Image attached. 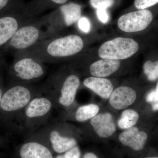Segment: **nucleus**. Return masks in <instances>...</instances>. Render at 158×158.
<instances>
[{
  "label": "nucleus",
  "instance_id": "obj_15",
  "mask_svg": "<svg viewBox=\"0 0 158 158\" xmlns=\"http://www.w3.org/2000/svg\"><path fill=\"white\" fill-rule=\"evenodd\" d=\"M52 107V103L48 99L37 98L30 101L27 106L25 115L29 118L41 117L48 113Z\"/></svg>",
  "mask_w": 158,
  "mask_h": 158
},
{
  "label": "nucleus",
  "instance_id": "obj_25",
  "mask_svg": "<svg viewBox=\"0 0 158 158\" xmlns=\"http://www.w3.org/2000/svg\"><path fill=\"white\" fill-rule=\"evenodd\" d=\"M81 150L77 145L66 152L63 155V158H81Z\"/></svg>",
  "mask_w": 158,
  "mask_h": 158
},
{
  "label": "nucleus",
  "instance_id": "obj_7",
  "mask_svg": "<svg viewBox=\"0 0 158 158\" xmlns=\"http://www.w3.org/2000/svg\"><path fill=\"white\" fill-rule=\"evenodd\" d=\"M60 11L62 18L56 22L49 27L48 30L52 35L60 31L63 26H71L78 21L81 15V7L78 4L74 3L64 4L61 6Z\"/></svg>",
  "mask_w": 158,
  "mask_h": 158
},
{
  "label": "nucleus",
  "instance_id": "obj_17",
  "mask_svg": "<svg viewBox=\"0 0 158 158\" xmlns=\"http://www.w3.org/2000/svg\"><path fill=\"white\" fill-rule=\"evenodd\" d=\"M50 139L54 150L59 153L66 152L77 145L74 138L63 137L56 131L51 132Z\"/></svg>",
  "mask_w": 158,
  "mask_h": 158
},
{
  "label": "nucleus",
  "instance_id": "obj_32",
  "mask_svg": "<svg viewBox=\"0 0 158 158\" xmlns=\"http://www.w3.org/2000/svg\"><path fill=\"white\" fill-rule=\"evenodd\" d=\"M144 158H158V156L148 157H146Z\"/></svg>",
  "mask_w": 158,
  "mask_h": 158
},
{
  "label": "nucleus",
  "instance_id": "obj_18",
  "mask_svg": "<svg viewBox=\"0 0 158 158\" xmlns=\"http://www.w3.org/2000/svg\"><path fill=\"white\" fill-rule=\"evenodd\" d=\"M99 107L94 104L85 105L77 110L75 118L77 121L83 122L94 117L99 111Z\"/></svg>",
  "mask_w": 158,
  "mask_h": 158
},
{
  "label": "nucleus",
  "instance_id": "obj_26",
  "mask_svg": "<svg viewBox=\"0 0 158 158\" xmlns=\"http://www.w3.org/2000/svg\"><path fill=\"white\" fill-rule=\"evenodd\" d=\"M97 13L98 17V19L102 23H105L107 22L108 19H109V16L105 9H98L97 11Z\"/></svg>",
  "mask_w": 158,
  "mask_h": 158
},
{
  "label": "nucleus",
  "instance_id": "obj_20",
  "mask_svg": "<svg viewBox=\"0 0 158 158\" xmlns=\"http://www.w3.org/2000/svg\"><path fill=\"white\" fill-rule=\"evenodd\" d=\"M143 69L144 74L149 81H154L158 78V61H146L143 65Z\"/></svg>",
  "mask_w": 158,
  "mask_h": 158
},
{
  "label": "nucleus",
  "instance_id": "obj_8",
  "mask_svg": "<svg viewBox=\"0 0 158 158\" xmlns=\"http://www.w3.org/2000/svg\"><path fill=\"white\" fill-rule=\"evenodd\" d=\"M147 139V134L142 131H140L135 127L126 130L118 136L122 144L135 151H140L144 148Z\"/></svg>",
  "mask_w": 158,
  "mask_h": 158
},
{
  "label": "nucleus",
  "instance_id": "obj_27",
  "mask_svg": "<svg viewBox=\"0 0 158 158\" xmlns=\"http://www.w3.org/2000/svg\"><path fill=\"white\" fill-rule=\"evenodd\" d=\"M52 2L56 5H64L65 3L68 2V0H50Z\"/></svg>",
  "mask_w": 158,
  "mask_h": 158
},
{
  "label": "nucleus",
  "instance_id": "obj_10",
  "mask_svg": "<svg viewBox=\"0 0 158 158\" xmlns=\"http://www.w3.org/2000/svg\"><path fill=\"white\" fill-rule=\"evenodd\" d=\"M28 23L10 15L0 18V47L6 45L16 31Z\"/></svg>",
  "mask_w": 158,
  "mask_h": 158
},
{
  "label": "nucleus",
  "instance_id": "obj_5",
  "mask_svg": "<svg viewBox=\"0 0 158 158\" xmlns=\"http://www.w3.org/2000/svg\"><path fill=\"white\" fill-rule=\"evenodd\" d=\"M31 98L28 88L23 85H15L3 93L1 109L6 112L18 111L28 105Z\"/></svg>",
  "mask_w": 158,
  "mask_h": 158
},
{
  "label": "nucleus",
  "instance_id": "obj_3",
  "mask_svg": "<svg viewBox=\"0 0 158 158\" xmlns=\"http://www.w3.org/2000/svg\"><path fill=\"white\" fill-rule=\"evenodd\" d=\"M139 45L132 39L117 37L103 44L98 51L103 59L122 60L127 59L138 52Z\"/></svg>",
  "mask_w": 158,
  "mask_h": 158
},
{
  "label": "nucleus",
  "instance_id": "obj_11",
  "mask_svg": "<svg viewBox=\"0 0 158 158\" xmlns=\"http://www.w3.org/2000/svg\"><path fill=\"white\" fill-rule=\"evenodd\" d=\"M90 123L94 131L100 138L110 137L116 131L113 116L110 113L97 114L90 119Z\"/></svg>",
  "mask_w": 158,
  "mask_h": 158
},
{
  "label": "nucleus",
  "instance_id": "obj_12",
  "mask_svg": "<svg viewBox=\"0 0 158 158\" xmlns=\"http://www.w3.org/2000/svg\"><path fill=\"white\" fill-rule=\"evenodd\" d=\"M80 84V79L77 76L70 75L67 77L61 87L59 104L64 106H70L74 101Z\"/></svg>",
  "mask_w": 158,
  "mask_h": 158
},
{
  "label": "nucleus",
  "instance_id": "obj_9",
  "mask_svg": "<svg viewBox=\"0 0 158 158\" xmlns=\"http://www.w3.org/2000/svg\"><path fill=\"white\" fill-rule=\"evenodd\" d=\"M136 98L137 94L134 89L130 87L121 86L113 90L109 102L116 110H123L132 104Z\"/></svg>",
  "mask_w": 158,
  "mask_h": 158
},
{
  "label": "nucleus",
  "instance_id": "obj_29",
  "mask_svg": "<svg viewBox=\"0 0 158 158\" xmlns=\"http://www.w3.org/2000/svg\"><path fill=\"white\" fill-rule=\"evenodd\" d=\"M9 1V0H0V10L4 9L7 6Z\"/></svg>",
  "mask_w": 158,
  "mask_h": 158
},
{
  "label": "nucleus",
  "instance_id": "obj_30",
  "mask_svg": "<svg viewBox=\"0 0 158 158\" xmlns=\"http://www.w3.org/2000/svg\"><path fill=\"white\" fill-rule=\"evenodd\" d=\"M3 94V90L2 88H0V109H1V102H2V98Z\"/></svg>",
  "mask_w": 158,
  "mask_h": 158
},
{
  "label": "nucleus",
  "instance_id": "obj_1",
  "mask_svg": "<svg viewBox=\"0 0 158 158\" xmlns=\"http://www.w3.org/2000/svg\"><path fill=\"white\" fill-rule=\"evenodd\" d=\"M83 39L75 34L43 40L16 56H28L43 63L56 62L78 53L84 48Z\"/></svg>",
  "mask_w": 158,
  "mask_h": 158
},
{
  "label": "nucleus",
  "instance_id": "obj_14",
  "mask_svg": "<svg viewBox=\"0 0 158 158\" xmlns=\"http://www.w3.org/2000/svg\"><path fill=\"white\" fill-rule=\"evenodd\" d=\"M120 62L118 60L103 59L94 62L90 67L91 75L97 77L109 76L118 70Z\"/></svg>",
  "mask_w": 158,
  "mask_h": 158
},
{
  "label": "nucleus",
  "instance_id": "obj_2",
  "mask_svg": "<svg viewBox=\"0 0 158 158\" xmlns=\"http://www.w3.org/2000/svg\"><path fill=\"white\" fill-rule=\"evenodd\" d=\"M46 28L48 27L44 21L26 24L16 31L6 45L17 52L26 50L43 40L51 37L48 31H44Z\"/></svg>",
  "mask_w": 158,
  "mask_h": 158
},
{
  "label": "nucleus",
  "instance_id": "obj_22",
  "mask_svg": "<svg viewBox=\"0 0 158 158\" xmlns=\"http://www.w3.org/2000/svg\"><path fill=\"white\" fill-rule=\"evenodd\" d=\"M90 2L95 9H106L113 6L114 0H90Z\"/></svg>",
  "mask_w": 158,
  "mask_h": 158
},
{
  "label": "nucleus",
  "instance_id": "obj_31",
  "mask_svg": "<svg viewBox=\"0 0 158 158\" xmlns=\"http://www.w3.org/2000/svg\"><path fill=\"white\" fill-rule=\"evenodd\" d=\"M156 91L158 92V81L157 83L156 86Z\"/></svg>",
  "mask_w": 158,
  "mask_h": 158
},
{
  "label": "nucleus",
  "instance_id": "obj_16",
  "mask_svg": "<svg viewBox=\"0 0 158 158\" xmlns=\"http://www.w3.org/2000/svg\"><path fill=\"white\" fill-rule=\"evenodd\" d=\"M21 158H53L49 150L42 144L30 142L23 144L20 150Z\"/></svg>",
  "mask_w": 158,
  "mask_h": 158
},
{
  "label": "nucleus",
  "instance_id": "obj_21",
  "mask_svg": "<svg viewBox=\"0 0 158 158\" xmlns=\"http://www.w3.org/2000/svg\"><path fill=\"white\" fill-rule=\"evenodd\" d=\"M146 101L152 105V110L158 111V92L156 89H153L148 94Z\"/></svg>",
  "mask_w": 158,
  "mask_h": 158
},
{
  "label": "nucleus",
  "instance_id": "obj_24",
  "mask_svg": "<svg viewBox=\"0 0 158 158\" xmlns=\"http://www.w3.org/2000/svg\"><path fill=\"white\" fill-rule=\"evenodd\" d=\"M78 26L81 31L85 34H88L90 32L91 25L90 21L87 18L81 17L78 20Z\"/></svg>",
  "mask_w": 158,
  "mask_h": 158
},
{
  "label": "nucleus",
  "instance_id": "obj_6",
  "mask_svg": "<svg viewBox=\"0 0 158 158\" xmlns=\"http://www.w3.org/2000/svg\"><path fill=\"white\" fill-rule=\"evenodd\" d=\"M152 19L151 11L143 9L123 15L118 19L117 24L121 31L133 33L146 29Z\"/></svg>",
  "mask_w": 158,
  "mask_h": 158
},
{
  "label": "nucleus",
  "instance_id": "obj_13",
  "mask_svg": "<svg viewBox=\"0 0 158 158\" xmlns=\"http://www.w3.org/2000/svg\"><path fill=\"white\" fill-rule=\"evenodd\" d=\"M84 85L104 99L110 98L113 91V84L107 79L90 77L84 81Z\"/></svg>",
  "mask_w": 158,
  "mask_h": 158
},
{
  "label": "nucleus",
  "instance_id": "obj_23",
  "mask_svg": "<svg viewBox=\"0 0 158 158\" xmlns=\"http://www.w3.org/2000/svg\"><path fill=\"white\" fill-rule=\"evenodd\" d=\"M158 3V0H135V6L137 9L143 10Z\"/></svg>",
  "mask_w": 158,
  "mask_h": 158
},
{
  "label": "nucleus",
  "instance_id": "obj_19",
  "mask_svg": "<svg viewBox=\"0 0 158 158\" xmlns=\"http://www.w3.org/2000/svg\"><path fill=\"white\" fill-rule=\"evenodd\" d=\"M139 117V114L135 110H126L122 113L117 124L121 129H127L134 127L137 123Z\"/></svg>",
  "mask_w": 158,
  "mask_h": 158
},
{
  "label": "nucleus",
  "instance_id": "obj_28",
  "mask_svg": "<svg viewBox=\"0 0 158 158\" xmlns=\"http://www.w3.org/2000/svg\"><path fill=\"white\" fill-rule=\"evenodd\" d=\"M83 158H98V157L93 153L87 152L84 155Z\"/></svg>",
  "mask_w": 158,
  "mask_h": 158
},
{
  "label": "nucleus",
  "instance_id": "obj_4",
  "mask_svg": "<svg viewBox=\"0 0 158 158\" xmlns=\"http://www.w3.org/2000/svg\"><path fill=\"white\" fill-rule=\"evenodd\" d=\"M12 70L16 77L24 81L39 78L44 74L42 62L28 56H16Z\"/></svg>",
  "mask_w": 158,
  "mask_h": 158
}]
</instances>
